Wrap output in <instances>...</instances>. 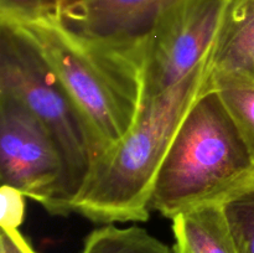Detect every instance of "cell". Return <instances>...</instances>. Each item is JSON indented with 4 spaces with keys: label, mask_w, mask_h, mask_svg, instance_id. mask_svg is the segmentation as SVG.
<instances>
[{
    "label": "cell",
    "mask_w": 254,
    "mask_h": 253,
    "mask_svg": "<svg viewBox=\"0 0 254 253\" xmlns=\"http://www.w3.org/2000/svg\"><path fill=\"white\" fill-rule=\"evenodd\" d=\"M237 253H254V181L221 201Z\"/></svg>",
    "instance_id": "7c38bea8"
},
{
    "label": "cell",
    "mask_w": 254,
    "mask_h": 253,
    "mask_svg": "<svg viewBox=\"0 0 254 253\" xmlns=\"http://www.w3.org/2000/svg\"><path fill=\"white\" fill-rule=\"evenodd\" d=\"M251 181H254V171H253V175H252V179H251Z\"/></svg>",
    "instance_id": "e0dca14e"
},
{
    "label": "cell",
    "mask_w": 254,
    "mask_h": 253,
    "mask_svg": "<svg viewBox=\"0 0 254 253\" xmlns=\"http://www.w3.org/2000/svg\"><path fill=\"white\" fill-rule=\"evenodd\" d=\"M254 156L211 84L181 124L156 178L150 208L168 218L250 183Z\"/></svg>",
    "instance_id": "3957f363"
},
{
    "label": "cell",
    "mask_w": 254,
    "mask_h": 253,
    "mask_svg": "<svg viewBox=\"0 0 254 253\" xmlns=\"http://www.w3.org/2000/svg\"><path fill=\"white\" fill-rule=\"evenodd\" d=\"M0 179L57 215L64 165L56 143L26 106L0 94Z\"/></svg>",
    "instance_id": "8992f818"
},
{
    "label": "cell",
    "mask_w": 254,
    "mask_h": 253,
    "mask_svg": "<svg viewBox=\"0 0 254 253\" xmlns=\"http://www.w3.org/2000/svg\"><path fill=\"white\" fill-rule=\"evenodd\" d=\"M55 1H56V2H57V4H59V5H60V6H61V7H62V5H64V2H66V0H55Z\"/></svg>",
    "instance_id": "2e32d148"
},
{
    "label": "cell",
    "mask_w": 254,
    "mask_h": 253,
    "mask_svg": "<svg viewBox=\"0 0 254 253\" xmlns=\"http://www.w3.org/2000/svg\"><path fill=\"white\" fill-rule=\"evenodd\" d=\"M215 72L254 79V0H233L213 50Z\"/></svg>",
    "instance_id": "9c48e42d"
},
{
    "label": "cell",
    "mask_w": 254,
    "mask_h": 253,
    "mask_svg": "<svg viewBox=\"0 0 254 253\" xmlns=\"http://www.w3.org/2000/svg\"><path fill=\"white\" fill-rule=\"evenodd\" d=\"M213 52L168 91L145 102L135 126L101 156L71 212L96 223L145 222L156 178L193 104L211 87Z\"/></svg>",
    "instance_id": "7a4b0ae2"
},
{
    "label": "cell",
    "mask_w": 254,
    "mask_h": 253,
    "mask_svg": "<svg viewBox=\"0 0 254 253\" xmlns=\"http://www.w3.org/2000/svg\"><path fill=\"white\" fill-rule=\"evenodd\" d=\"M81 253H174V250L144 228L112 223L89 233Z\"/></svg>",
    "instance_id": "8fae6325"
},
{
    "label": "cell",
    "mask_w": 254,
    "mask_h": 253,
    "mask_svg": "<svg viewBox=\"0 0 254 253\" xmlns=\"http://www.w3.org/2000/svg\"><path fill=\"white\" fill-rule=\"evenodd\" d=\"M179 0H72L61 7L69 27L123 45H145L161 15Z\"/></svg>",
    "instance_id": "52a82bcc"
},
{
    "label": "cell",
    "mask_w": 254,
    "mask_h": 253,
    "mask_svg": "<svg viewBox=\"0 0 254 253\" xmlns=\"http://www.w3.org/2000/svg\"><path fill=\"white\" fill-rule=\"evenodd\" d=\"M171 221L174 253H237L221 201L189 208Z\"/></svg>",
    "instance_id": "ba28073f"
},
{
    "label": "cell",
    "mask_w": 254,
    "mask_h": 253,
    "mask_svg": "<svg viewBox=\"0 0 254 253\" xmlns=\"http://www.w3.org/2000/svg\"><path fill=\"white\" fill-rule=\"evenodd\" d=\"M59 10L55 0H0L1 20H31Z\"/></svg>",
    "instance_id": "4fadbf2b"
},
{
    "label": "cell",
    "mask_w": 254,
    "mask_h": 253,
    "mask_svg": "<svg viewBox=\"0 0 254 253\" xmlns=\"http://www.w3.org/2000/svg\"><path fill=\"white\" fill-rule=\"evenodd\" d=\"M26 196L16 189L1 185L0 200H1V220L0 225L6 228H19L24 218Z\"/></svg>",
    "instance_id": "5bb4252c"
},
{
    "label": "cell",
    "mask_w": 254,
    "mask_h": 253,
    "mask_svg": "<svg viewBox=\"0 0 254 253\" xmlns=\"http://www.w3.org/2000/svg\"><path fill=\"white\" fill-rule=\"evenodd\" d=\"M60 11L0 22L14 27L44 59L86 121L102 156L133 129L141 113L145 45L84 35L69 27Z\"/></svg>",
    "instance_id": "6da1fadb"
},
{
    "label": "cell",
    "mask_w": 254,
    "mask_h": 253,
    "mask_svg": "<svg viewBox=\"0 0 254 253\" xmlns=\"http://www.w3.org/2000/svg\"><path fill=\"white\" fill-rule=\"evenodd\" d=\"M0 253H36L19 228L1 227Z\"/></svg>",
    "instance_id": "9a60e30c"
},
{
    "label": "cell",
    "mask_w": 254,
    "mask_h": 253,
    "mask_svg": "<svg viewBox=\"0 0 254 253\" xmlns=\"http://www.w3.org/2000/svg\"><path fill=\"white\" fill-rule=\"evenodd\" d=\"M0 94L26 106L56 143L64 165L57 215H68L101 153L86 121L51 68L20 32L4 22H0Z\"/></svg>",
    "instance_id": "277c9868"
},
{
    "label": "cell",
    "mask_w": 254,
    "mask_h": 253,
    "mask_svg": "<svg viewBox=\"0 0 254 253\" xmlns=\"http://www.w3.org/2000/svg\"><path fill=\"white\" fill-rule=\"evenodd\" d=\"M211 84L254 156V79L212 69Z\"/></svg>",
    "instance_id": "30bf717a"
},
{
    "label": "cell",
    "mask_w": 254,
    "mask_h": 253,
    "mask_svg": "<svg viewBox=\"0 0 254 253\" xmlns=\"http://www.w3.org/2000/svg\"><path fill=\"white\" fill-rule=\"evenodd\" d=\"M233 0H179L145 44L144 103L183 81L215 50Z\"/></svg>",
    "instance_id": "5b68a950"
},
{
    "label": "cell",
    "mask_w": 254,
    "mask_h": 253,
    "mask_svg": "<svg viewBox=\"0 0 254 253\" xmlns=\"http://www.w3.org/2000/svg\"><path fill=\"white\" fill-rule=\"evenodd\" d=\"M68 1H72V0H66V2H68ZM66 2H64V4H66ZM64 5H62V6H64Z\"/></svg>",
    "instance_id": "ac0fdd59"
}]
</instances>
